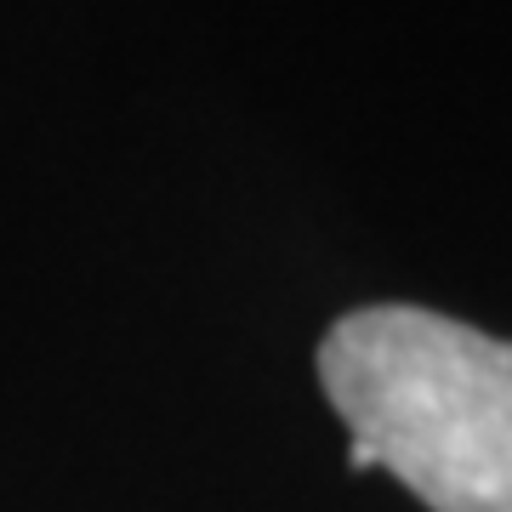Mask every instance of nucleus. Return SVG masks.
<instances>
[{
    "mask_svg": "<svg viewBox=\"0 0 512 512\" xmlns=\"http://www.w3.org/2000/svg\"><path fill=\"white\" fill-rule=\"evenodd\" d=\"M319 382L416 501L512 512V342L427 308H365L330 325Z\"/></svg>",
    "mask_w": 512,
    "mask_h": 512,
    "instance_id": "obj_1",
    "label": "nucleus"
}]
</instances>
